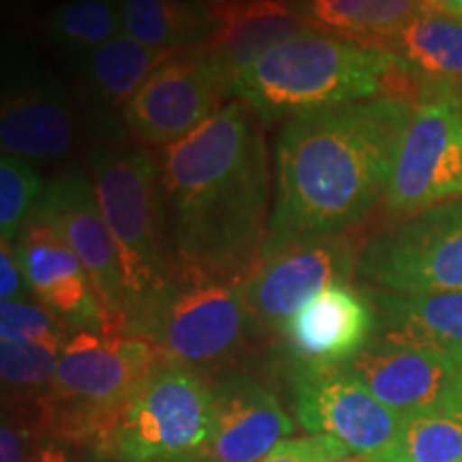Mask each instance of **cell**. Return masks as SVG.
Masks as SVG:
<instances>
[{"mask_svg":"<svg viewBox=\"0 0 462 462\" xmlns=\"http://www.w3.org/2000/svg\"><path fill=\"white\" fill-rule=\"evenodd\" d=\"M159 212L173 274L245 282L268 236L270 167L257 114L225 103L161 150Z\"/></svg>","mask_w":462,"mask_h":462,"instance_id":"1","label":"cell"},{"mask_svg":"<svg viewBox=\"0 0 462 462\" xmlns=\"http://www.w3.org/2000/svg\"><path fill=\"white\" fill-rule=\"evenodd\" d=\"M411 112L413 103L379 97L287 120L262 257L366 221L385 198Z\"/></svg>","mask_w":462,"mask_h":462,"instance_id":"2","label":"cell"},{"mask_svg":"<svg viewBox=\"0 0 462 462\" xmlns=\"http://www.w3.org/2000/svg\"><path fill=\"white\" fill-rule=\"evenodd\" d=\"M231 95L263 123L373 101L379 95L407 101L394 56L317 26L274 45L240 71Z\"/></svg>","mask_w":462,"mask_h":462,"instance_id":"3","label":"cell"},{"mask_svg":"<svg viewBox=\"0 0 462 462\" xmlns=\"http://www.w3.org/2000/svg\"><path fill=\"white\" fill-rule=\"evenodd\" d=\"M167 362L148 340L123 332H73L39 407V426L60 443L106 454L131 396Z\"/></svg>","mask_w":462,"mask_h":462,"instance_id":"4","label":"cell"},{"mask_svg":"<svg viewBox=\"0 0 462 462\" xmlns=\"http://www.w3.org/2000/svg\"><path fill=\"white\" fill-rule=\"evenodd\" d=\"M88 159L97 199L123 265L126 323L170 285L173 274L161 227L159 161L146 150L118 143H99Z\"/></svg>","mask_w":462,"mask_h":462,"instance_id":"5","label":"cell"},{"mask_svg":"<svg viewBox=\"0 0 462 462\" xmlns=\"http://www.w3.org/2000/svg\"><path fill=\"white\" fill-rule=\"evenodd\" d=\"M125 334L152 343L167 362L218 366L262 334L242 298L240 282L171 274V282L125 323Z\"/></svg>","mask_w":462,"mask_h":462,"instance_id":"6","label":"cell"},{"mask_svg":"<svg viewBox=\"0 0 462 462\" xmlns=\"http://www.w3.org/2000/svg\"><path fill=\"white\" fill-rule=\"evenodd\" d=\"M212 430V388L193 368L163 362L131 396L107 443L120 462H173L195 454Z\"/></svg>","mask_w":462,"mask_h":462,"instance_id":"7","label":"cell"},{"mask_svg":"<svg viewBox=\"0 0 462 462\" xmlns=\"http://www.w3.org/2000/svg\"><path fill=\"white\" fill-rule=\"evenodd\" d=\"M356 274L404 296L462 291V199L379 229L360 245Z\"/></svg>","mask_w":462,"mask_h":462,"instance_id":"8","label":"cell"},{"mask_svg":"<svg viewBox=\"0 0 462 462\" xmlns=\"http://www.w3.org/2000/svg\"><path fill=\"white\" fill-rule=\"evenodd\" d=\"M458 198H462V103L418 101L398 143L381 204L390 217L401 221Z\"/></svg>","mask_w":462,"mask_h":462,"instance_id":"9","label":"cell"},{"mask_svg":"<svg viewBox=\"0 0 462 462\" xmlns=\"http://www.w3.org/2000/svg\"><path fill=\"white\" fill-rule=\"evenodd\" d=\"M234 75L204 50L173 56L159 67L125 107L123 125L142 146L170 148L212 118Z\"/></svg>","mask_w":462,"mask_h":462,"instance_id":"10","label":"cell"},{"mask_svg":"<svg viewBox=\"0 0 462 462\" xmlns=\"http://www.w3.org/2000/svg\"><path fill=\"white\" fill-rule=\"evenodd\" d=\"M360 245L346 234L296 242L262 257L242 282V298L262 337L281 332L289 317L323 289L356 274Z\"/></svg>","mask_w":462,"mask_h":462,"instance_id":"11","label":"cell"},{"mask_svg":"<svg viewBox=\"0 0 462 462\" xmlns=\"http://www.w3.org/2000/svg\"><path fill=\"white\" fill-rule=\"evenodd\" d=\"M291 388L304 430L337 439L354 454H383L407 420V415L379 402L346 366L296 368Z\"/></svg>","mask_w":462,"mask_h":462,"instance_id":"12","label":"cell"},{"mask_svg":"<svg viewBox=\"0 0 462 462\" xmlns=\"http://www.w3.org/2000/svg\"><path fill=\"white\" fill-rule=\"evenodd\" d=\"M34 221L50 227L78 255L116 328L125 334L126 291L112 229L103 217L95 184L82 171H65L45 184Z\"/></svg>","mask_w":462,"mask_h":462,"instance_id":"13","label":"cell"},{"mask_svg":"<svg viewBox=\"0 0 462 462\" xmlns=\"http://www.w3.org/2000/svg\"><path fill=\"white\" fill-rule=\"evenodd\" d=\"M371 394L402 415L437 409L462 396L452 354L374 337L345 364Z\"/></svg>","mask_w":462,"mask_h":462,"instance_id":"14","label":"cell"},{"mask_svg":"<svg viewBox=\"0 0 462 462\" xmlns=\"http://www.w3.org/2000/svg\"><path fill=\"white\" fill-rule=\"evenodd\" d=\"M279 334L296 368H338L374 338L377 313L366 293L337 282L289 317Z\"/></svg>","mask_w":462,"mask_h":462,"instance_id":"15","label":"cell"},{"mask_svg":"<svg viewBox=\"0 0 462 462\" xmlns=\"http://www.w3.org/2000/svg\"><path fill=\"white\" fill-rule=\"evenodd\" d=\"M14 248L31 291L73 332H120L82 262L50 227L31 218Z\"/></svg>","mask_w":462,"mask_h":462,"instance_id":"16","label":"cell"},{"mask_svg":"<svg viewBox=\"0 0 462 462\" xmlns=\"http://www.w3.org/2000/svg\"><path fill=\"white\" fill-rule=\"evenodd\" d=\"M293 424L273 392L245 373H229L212 388V430L198 452L206 462H262Z\"/></svg>","mask_w":462,"mask_h":462,"instance_id":"17","label":"cell"},{"mask_svg":"<svg viewBox=\"0 0 462 462\" xmlns=\"http://www.w3.org/2000/svg\"><path fill=\"white\" fill-rule=\"evenodd\" d=\"M78 123L65 88L50 75H28L5 90L0 146L28 163H51L71 152Z\"/></svg>","mask_w":462,"mask_h":462,"instance_id":"18","label":"cell"},{"mask_svg":"<svg viewBox=\"0 0 462 462\" xmlns=\"http://www.w3.org/2000/svg\"><path fill=\"white\" fill-rule=\"evenodd\" d=\"M379 50L394 56L407 99L462 103V20L421 11Z\"/></svg>","mask_w":462,"mask_h":462,"instance_id":"19","label":"cell"},{"mask_svg":"<svg viewBox=\"0 0 462 462\" xmlns=\"http://www.w3.org/2000/svg\"><path fill=\"white\" fill-rule=\"evenodd\" d=\"M309 28L313 24L287 0H238L215 9V31L199 50L215 56L236 78L274 45Z\"/></svg>","mask_w":462,"mask_h":462,"instance_id":"20","label":"cell"},{"mask_svg":"<svg viewBox=\"0 0 462 462\" xmlns=\"http://www.w3.org/2000/svg\"><path fill=\"white\" fill-rule=\"evenodd\" d=\"M366 296L377 313L374 337L462 354V291L404 296L371 289Z\"/></svg>","mask_w":462,"mask_h":462,"instance_id":"21","label":"cell"},{"mask_svg":"<svg viewBox=\"0 0 462 462\" xmlns=\"http://www.w3.org/2000/svg\"><path fill=\"white\" fill-rule=\"evenodd\" d=\"M182 51L154 50L120 32L101 48L84 56L82 84L86 99L95 103L97 112H118L123 118L125 107L146 79Z\"/></svg>","mask_w":462,"mask_h":462,"instance_id":"22","label":"cell"},{"mask_svg":"<svg viewBox=\"0 0 462 462\" xmlns=\"http://www.w3.org/2000/svg\"><path fill=\"white\" fill-rule=\"evenodd\" d=\"M120 15L123 32L154 50H199L215 31L206 0H120Z\"/></svg>","mask_w":462,"mask_h":462,"instance_id":"23","label":"cell"},{"mask_svg":"<svg viewBox=\"0 0 462 462\" xmlns=\"http://www.w3.org/2000/svg\"><path fill=\"white\" fill-rule=\"evenodd\" d=\"M381 462H462V396L429 411L407 415Z\"/></svg>","mask_w":462,"mask_h":462,"instance_id":"24","label":"cell"},{"mask_svg":"<svg viewBox=\"0 0 462 462\" xmlns=\"http://www.w3.org/2000/svg\"><path fill=\"white\" fill-rule=\"evenodd\" d=\"M45 34L71 54H90L123 32L120 0H67L45 17Z\"/></svg>","mask_w":462,"mask_h":462,"instance_id":"25","label":"cell"},{"mask_svg":"<svg viewBox=\"0 0 462 462\" xmlns=\"http://www.w3.org/2000/svg\"><path fill=\"white\" fill-rule=\"evenodd\" d=\"M60 354L62 349L58 346L3 340L0 371H3L5 392L9 390L14 401L31 404L34 411H39L51 388Z\"/></svg>","mask_w":462,"mask_h":462,"instance_id":"26","label":"cell"},{"mask_svg":"<svg viewBox=\"0 0 462 462\" xmlns=\"http://www.w3.org/2000/svg\"><path fill=\"white\" fill-rule=\"evenodd\" d=\"M43 189L45 184L32 163L3 152L0 157V234H3V240L15 242L20 231L31 221Z\"/></svg>","mask_w":462,"mask_h":462,"instance_id":"27","label":"cell"},{"mask_svg":"<svg viewBox=\"0 0 462 462\" xmlns=\"http://www.w3.org/2000/svg\"><path fill=\"white\" fill-rule=\"evenodd\" d=\"M73 330L51 310L31 300H3L0 304V337L15 343L50 345L65 349Z\"/></svg>","mask_w":462,"mask_h":462,"instance_id":"28","label":"cell"},{"mask_svg":"<svg viewBox=\"0 0 462 462\" xmlns=\"http://www.w3.org/2000/svg\"><path fill=\"white\" fill-rule=\"evenodd\" d=\"M420 14V0H368L354 42L381 48Z\"/></svg>","mask_w":462,"mask_h":462,"instance_id":"29","label":"cell"},{"mask_svg":"<svg viewBox=\"0 0 462 462\" xmlns=\"http://www.w3.org/2000/svg\"><path fill=\"white\" fill-rule=\"evenodd\" d=\"M368 0H302V14L310 24L354 39Z\"/></svg>","mask_w":462,"mask_h":462,"instance_id":"30","label":"cell"},{"mask_svg":"<svg viewBox=\"0 0 462 462\" xmlns=\"http://www.w3.org/2000/svg\"><path fill=\"white\" fill-rule=\"evenodd\" d=\"M349 454L343 443L328 435H310L291 441H281L262 462H330Z\"/></svg>","mask_w":462,"mask_h":462,"instance_id":"31","label":"cell"},{"mask_svg":"<svg viewBox=\"0 0 462 462\" xmlns=\"http://www.w3.org/2000/svg\"><path fill=\"white\" fill-rule=\"evenodd\" d=\"M28 282L15 257L14 242H0V298L3 300H28ZM32 293V291H31Z\"/></svg>","mask_w":462,"mask_h":462,"instance_id":"32","label":"cell"},{"mask_svg":"<svg viewBox=\"0 0 462 462\" xmlns=\"http://www.w3.org/2000/svg\"><path fill=\"white\" fill-rule=\"evenodd\" d=\"M32 429L31 426L11 424L5 421L0 430V460L3 462H26V449L31 446Z\"/></svg>","mask_w":462,"mask_h":462,"instance_id":"33","label":"cell"},{"mask_svg":"<svg viewBox=\"0 0 462 462\" xmlns=\"http://www.w3.org/2000/svg\"><path fill=\"white\" fill-rule=\"evenodd\" d=\"M26 462H69V454L65 449V443L50 439V441L34 446L32 452L28 454Z\"/></svg>","mask_w":462,"mask_h":462,"instance_id":"34","label":"cell"},{"mask_svg":"<svg viewBox=\"0 0 462 462\" xmlns=\"http://www.w3.org/2000/svg\"><path fill=\"white\" fill-rule=\"evenodd\" d=\"M421 11L462 20V0H420Z\"/></svg>","mask_w":462,"mask_h":462,"instance_id":"35","label":"cell"},{"mask_svg":"<svg viewBox=\"0 0 462 462\" xmlns=\"http://www.w3.org/2000/svg\"><path fill=\"white\" fill-rule=\"evenodd\" d=\"M330 462H381V458H379V456H374V454H354V452H349V454L338 456V458H332Z\"/></svg>","mask_w":462,"mask_h":462,"instance_id":"36","label":"cell"},{"mask_svg":"<svg viewBox=\"0 0 462 462\" xmlns=\"http://www.w3.org/2000/svg\"><path fill=\"white\" fill-rule=\"evenodd\" d=\"M208 5H210L212 9H223V7H229V5L238 3V0H206Z\"/></svg>","mask_w":462,"mask_h":462,"instance_id":"37","label":"cell"},{"mask_svg":"<svg viewBox=\"0 0 462 462\" xmlns=\"http://www.w3.org/2000/svg\"><path fill=\"white\" fill-rule=\"evenodd\" d=\"M86 462H120L118 458H114V456H106V454H92L88 460Z\"/></svg>","mask_w":462,"mask_h":462,"instance_id":"38","label":"cell"},{"mask_svg":"<svg viewBox=\"0 0 462 462\" xmlns=\"http://www.w3.org/2000/svg\"><path fill=\"white\" fill-rule=\"evenodd\" d=\"M454 360H456V366H458V383L462 390V354H454Z\"/></svg>","mask_w":462,"mask_h":462,"instance_id":"39","label":"cell"},{"mask_svg":"<svg viewBox=\"0 0 462 462\" xmlns=\"http://www.w3.org/2000/svg\"><path fill=\"white\" fill-rule=\"evenodd\" d=\"M173 462H206V460L195 458V456H184V458H178V460H173Z\"/></svg>","mask_w":462,"mask_h":462,"instance_id":"40","label":"cell"}]
</instances>
